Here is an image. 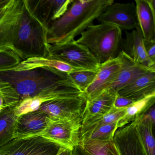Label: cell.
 Instances as JSON below:
<instances>
[{
	"instance_id": "29",
	"label": "cell",
	"mask_w": 155,
	"mask_h": 155,
	"mask_svg": "<svg viewBox=\"0 0 155 155\" xmlns=\"http://www.w3.org/2000/svg\"><path fill=\"white\" fill-rule=\"evenodd\" d=\"M22 60L15 52L9 50H0V68L17 66Z\"/></svg>"
},
{
	"instance_id": "27",
	"label": "cell",
	"mask_w": 155,
	"mask_h": 155,
	"mask_svg": "<svg viewBox=\"0 0 155 155\" xmlns=\"http://www.w3.org/2000/svg\"><path fill=\"white\" fill-rule=\"evenodd\" d=\"M98 70H81L71 72L69 75L74 84L83 93L93 82L97 76Z\"/></svg>"
},
{
	"instance_id": "11",
	"label": "cell",
	"mask_w": 155,
	"mask_h": 155,
	"mask_svg": "<svg viewBox=\"0 0 155 155\" xmlns=\"http://www.w3.org/2000/svg\"><path fill=\"white\" fill-rule=\"evenodd\" d=\"M23 6V0H12L8 11L0 20V50H9L17 54L13 48V41Z\"/></svg>"
},
{
	"instance_id": "13",
	"label": "cell",
	"mask_w": 155,
	"mask_h": 155,
	"mask_svg": "<svg viewBox=\"0 0 155 155\" xmlns=\"http://www.w3.org/2000/svg\"><path fill=\"white\" fill-rule=\"evenodd\" d=\"M48 118V116L39 110L20 115L15 125L14 138L39 136L47 127Z\"/></svg>"
},
{
	"instance_id": "17",
	"label": "cell",
	"mask_w": 155,
	"mask_h": 155,
	"mask_svg": "<svg viewBox=\"0 0 155 155\" xmlns=\"http://www.w3.org/2000/svg\"><path fill=\"white\" fill-rule=\"evenodd\" d=\"M116 95L117 92L106 89L97 96L86 100L81 113L82 124L109 112L113 108Z\"/></svg>"
},
{
	"instance_id": "6",
	"label": "cell",
	"mask_w": 155,
	"mask_h": 155,
	"mask_svg": "<svg viewBox=\"0 0 155 155\" xmlns=\"http://www.w3.org/2000/svg\"><path fill=\"white\" fill-rule=\"evenodd\" d=\"M81 115L70 119H54L48 117L47 126L39 137L71 150L80 143Z\"/></svg>"
},
{
	"instance_id": "36",
	"label": "cell",
	"mask_w": 155,
	"mask_h": 155,
	"mask_svg": "<svg viewBox=\"0 0 155 155\" xmlns=\"http://www.w3.org/2000/svg\"><path fill=\"white\" fill-rule=\"evenodd\" d=\"M68 150V149L62 148L57 155H65Z\"/></svg>"
},
{
	"instance_id": "33",
	"label": "cell",
	"mask_w": 155,
	"mask_h": 155,
	"mask_svg": "<svg viewBox=\"0 0 155 155\" xmlns=\"http://www.w3.org/2000/svg\"><path fill=\"white\" fill-rule=\"evenodd\" d=\"M147 4L152 13L153 18H155V0H145Z\"/></svg>"
},
{
	"instance_id": "25",
	"label": "cell",
	"mask_w": 155,
	"mask_h": 155,
	"mask_svg": "<svg viewBox=\"0 0 155 155\" xmlns=\"http://www.w3.org/2000/svg\"><path fill=\"white\" fill-rule=\"evenodd\" d=\"M135 121L138 135L147 155H155V140L153 133L154 125L141 117Z\"/></svg>"
},
{
	"instance_id": "4",
	"label": "cell",
	"mask_w": 155,
	"mask_h": 155,
	"mask_svg": "<svg viewBox=\"0 0 155 155\" xmlns=\"http://www.w3.org/2000/svg\"><path fill=\"white\" fill-rule=\"evenodd\" d=\"M76 41L87 47L100 64L118 56L122 51V30L115 25L92 24Z\"/></svg>"
},
{
	"instance_id": "5",
	"label": "cell",
	"mask_w": 155,
	"mask_h": 155,
	"mask_svg": "<svg viewBox=\"0 0 155 155\" xmlns=\"http://www.w3.org/2000/svg\"><path fill=\"white\" fill-rule=\"evenodd\" d=\"M47 58L60 61L80 70H97L100 66L88 49L75 40L63 44H50Z\"/></svg>"
},
{
	"instance_id": "15",
	"label": "cell",
	"mask_w": 155,
	"mask_h": 155,
	"mask_svg": "<svg viewBox=\"0 0 155 155\" xmlns=\"http://www.w3.org/2000/svg\"><path fill=\"white\" fill-rule=\"evenodd\" d=\"M118 57L122 62L121 68L116 78L105 90H111L117 92L140 76L149 71H155L135 62L122 51L119 54Z\"/></svg>"
},
{
	"instance_id": "2",
	"label": "cell",
	"mask_w": 155,
	"mask_h": 155,
	"mask_svg": "<svg viewBox=\"0 0 155 155\" xmlns=\"http://www.w3.org/2000/svg\"><path fill=\"white\" fill-rule=\"evenodd\" d=\"M113 0H76L48 28V43L63 44L75 40L114 3Z\"/></svg>"
},
{
	"instance_id": "9",
	"label": "cell",
	"mask_w": 155,
	"mask_h": 155,
	"mask_svg": "<svg viewBox=\"0 0 155 155\" xmlns=\"http://www.w3.org/2000/svg\"><path fill=\"white\" fill-rule=\"evenodd\" d=\"M86 100L83 97L67 98L44 102L39 110L54 119H70L81 115Z\"/></svg>"
},
{
	"instance_id": "8",
	"label": "cell",
	"mask_w": 155,
	"mask_h": 155,
	"mask_svg": "<svg viewBox=\"0 0 155 155\" xmlns=\"http://www.w3.org/2000/svg\"><path fill=\"white\" fill-rule=\"evenodd\" d=\"M101 23L112 24L125 31L133 30L138 25L135 3H114L98 17Z\"/></svg>"
},
{
	"instance_id": "18",
	"label": "cell",
	"mask_w": 155,
	"mask_h": 155,
	"mask_svg": "<svg viewBox=\"0 0 155 155\" xmlns=\"http://www.w3.org/2000/svg\"><path fill=\"white\" fill-rule=\"evenodd\" d=\"M155 93V71H149L120 89L117 93L134 101Z\"/></svg>"
},
{
	"instance_id": "21",
	"label": "cell",
	"mask_w": 155,
	"mask_h": 155,
	"mask_svg": "<svg viewBox=\"0 0 155 155\" xmlns=\"http://www.w3.org/2000/svg\"><path fill=\"white\" fill-rule=\"evenodd\" d=\"M40 67L52 68L68 74L74 71L81 70L73 68L60 61L40 57L26 59L20 62L17 66L12 67L11 68L16 70H22L31 69Z\"/></svg>"
},
{
	"instance_id": "20",
	"label": "cell",
	"mask_w": 155,
	"mask_h": 155,
	"mask_svg": "<svg viewBox=\"0 0 155 155\" xmlns=\"http://www.w3.org/2000/svg\"><path fill=\"white\" fill-rule=\"evenodd\" d=\"M155 93H154L132 103L126 109L125 114L118 121L117 129L137 120L155 105Z\"/></svg>"
},
{
	"instance_id": "26",
	"label": "cell",
	"mask_w": 155,
	"mask_h": 155,
	"mask_svg": "<svg viewBox=\"0 0 155 155\" xmlns=\"http://www.w3.org/2000/svg\"><path fill=\"white\" fill-rule=\"evenodd\" d=\"M20 101L16 91L8 82L0 80V112L14 108Z\"/></svg>"
},
{
	"instance_id": "23",
	"label": "cell",
	"mask_w": 155,
	"mask_h": 155,
	"mask_svg": "<svg viewBox=\"0 0 155 155\" xmlns=\"http://www.w3.org/2000/svg\"><path fill=\"white\" fill-rule=\"evenodd\" d=\"M13 108L0 112V149L14 138V129L18 118Z\"/></svg>"
},
{
	"instance_id": "19",
	"label": "cell",
	"mask_w": 155,
	"mask_h": 155,
	"mask_svg": "<svg viewBox=\"0 0 155 155\" xmlns=\"http://www.w3.org/2000/svg\"><path fill=\"white\" fill-rule=\"evenodd\" d=\"M138 24L144 41L155 40V18L145 0L135 1Z\"/></svg>"
},
{
	"instance_id": "12",
	"label": "cell",
	"mask_w": 155,
	"mask_h": 155,
	"mask_svg": "<svg viewBox=\"0 0 155 155\" xmlns=\"http://www.w3.org/2000/svg\"><path fill=\"white\" fill-rule=\"evenodd\" d=\"M125 31L122 39V51L135 62L155 71V62L150 59L144 46V39L138 24L131 32Z\"/></svg>"
},
{
	"instance_id": "14",
	"label": "cell",
	"mask_w": 155,
	"mask_h": 155,
	"mask_svg": "<svg viewBox=\"0 0 155 155\" xmlns=\"http://www.w3.org/2000/svg\"><path fill=\"white\" fill-rule=\"evenodd\" d=\"M113 140L120 155H147L138 135L135 121L118 129Z\"/></svg>"
},
{
	"instance_id": "32",
	"label": "cell",
	"mask_w": 155,
	"mask_h": 155,
	"mask_svg": "<svg viewBox=\"0 0 155 155\" xmlns=\"http://www.w3.org/2000/svg\"><path fill=\"white\" fill-rule=\"evenodd\" d=\"M141 118L150 121L153 125H155V105L150 108L144 115L141 116Z\"/></svg>"
},
{
	"instance_id": "37",
	"label": "cell",
	"mask_w": 155,
	"mask_h": 155,
	"mask_svg": "<svg viewBox=\"0 0 155 155\" xmlns=\"http://www.w3.org/2000/svg\"><path fill=\"white\" fill-rule=\"evenodd\" d=\"M71 150H68L65 155H71Z\"/></svg>"
},
{
	"instance_id": "16",
	"label": "cell",
	"mask_w": 155,
	"mask_h": 155,
	"mask_svg": "<svg viewBox=\"0 0 155 155\" xmlns=\"http://www.w3.org/2000/svg\"><path fill=\"white\" fill-rule=\"evenodd\" d=\"M121 66L122 62L118 56L101 64L93 82L83 92V97L85 100L93 97L104 91L116 78Z\"/></svg>"
},
{
	"instance_id": "10",
	"label": "cell",
	"mask_w": 155,
	"mask_h": 155,
	"mask_svg": "<svg viewBox=\"0 0 155 155\" xmlns=\"http://www.w3.org/2000/svg\"><path fill=\"white\" fill-rule=\"evenodd\" d=\"M74 0H26L32 14L47 28L66 12Z\"/></svg>"
},
{
	"instance_id": "24",
	"label": "cell",
	"mask_w": 155,
	"mask_h": 155,
	"mask_svg": "<svg viewBox=\"0 0 155 155\" xmlns=\"http://www.w3.org/2000/svg\"><path fill=\"white\" fill-rule=\"evenodd\" d=\"M80 145L87 155H120L114 140H84Z\"/></svg>"
},
{
	"instance_id": "3",
	"label": "cell",
	"mask_w": 155,
	"mask_h": 155,
	"mask_svg": "<svg viewBox=\"0 0 155 155\" xmlns=\"http://www.w3.org/2000/svg\"><path fill=\"white\" fill-rule=\"evenodd\" d=\"M48 37V28L32 14L26 0H23L22 13L13 41L18 56L22 61L36 57L48 58L50 46Z\"/></svg>"
},
{
	"instance_id": "28",
	"label": "cell",
	"mask_w": 155,
	"mask_h": 155,
	"mask_svg": "<svg viewBox=\"0 0 155 155\" xmlns=\"http://www.w3.org/2000/svg\"><path fill=\"white\" fill-rule=\"evenodd\" d=\"M117 123H110L98 127L81 140L80 142L87 139L104 141L112 140L115 132L118 129Z\"/></svg>"
},
{
	"instance_id": "1",
	"label": "cell",
	"mask_w": 155,
	"mask_h": 155,
	"mask_svg": "<svg viewBox=\"0 0 155 155\" xmlns=\"http://www.w3.org/2000/svg\"><path fill=\"white\" fill-rule=\"evenodd\" d=\"M0 80L15 89L20 100L50 92H63L74 97H83V92L68 74L48 67L22 70L0 68Z\"/></svg>"
},
{
	"instance_id": "34",
	"label": "cell",
	"mask_w": 155,
	"mask_h": 155,
	"mask_svg": "<svg viewBox=\"0 0 155 155\" xmlns=\"http://www.w3.org/2000/svg\"><path fill=\"white\" fill-rule=\"evenodd\" d=\"M12 0H11L9 3L6 6V7H4V8H2L0 9V20L1 19L3 16H4L5 14H6L7 12L8 11V9L9 8L10 5L11 3Z\"/></svg>"
},
{
	"instance_id": "30",
	"label": "cell",
	"mask_w": 155,
	"mask_h": 155,
	"mask_svg": "<svg viewBox=\"0 0 155 155\" xmlns=\"http://www.w3.org/2000/svg\"><path fill=\"white\" fill-rule=\"evenodd\" d=\"M134 102H135L134 101L128 98L121 97L117 93L116 98L113 104V108L116 109L126 108Z\"/></svg>"
},
{
	"instance_id": "31",
	"label": "cell",
	"mask_w": 155,
	"mask_h": 155,
	"mask_svg": "<svg viewBox=\"0 0 155 155\" xmlns=\"http://www.w3.org/2000/svg\"><path fill=\"white\" fill-rule=\"evenodd\" d=\"M144 43L147 55L150 60L155 62V40H144Z\"/></svg>"
},
{
	"instance_id": "7",
	"label": "cell",
	"mask_w": 155,
	"mask_h": 155,
	"mask_svg": "<svg viewBox=\"0 0 155 155\" xmlns=\"http://www.w3.org/2000/svg\"><path fill=\"white\" fill-rule=\"evenodd\" d=\"M62 148L39 136L14 138L0 149V155H57Z\"/></svg>"
},
{
	"instance_id": "35",
	"label": "cell",
	"mask_w": 155,
	"mask_h": 155,
	"mask_svg": "<svg viewBox=\"0 0 155 155\" xmlns=\"http://www.w3.org/2000/svg\"><path fill=\"white\" fill-rule=\"evenodd\" d=\"M11 0H0V9L6 7L10 2Z\"/></svg>"
},
{
	"instance_id": "22",
	"label": "cell",
	"mask_w": 155,
	"mask_h": 155,
	"mask_svg": "<svg viewBox=\"0 0 155 155\" xmlns=\"http://www.w3.org/2000/svg\"><path fill=\"white\" fill-rule=\"evenodd\" d=\"M126 108L116 109L113 108L107 114L90 120L82 124L81 129L80 141L98 127L106 124L117 122L125 114Z\"/></svg>"
}]
</instances>
